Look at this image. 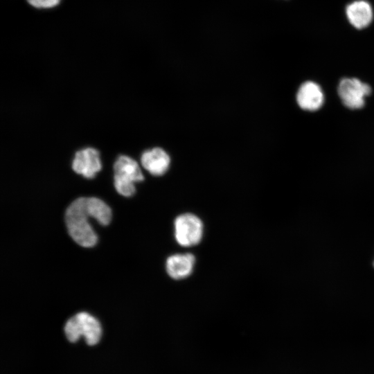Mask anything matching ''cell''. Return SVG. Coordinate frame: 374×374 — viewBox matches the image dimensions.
<instances>
[{"mask_svg":"<svg viewBox=\"0 0 374 374\" xmlns=\"http://www.w3.org/2000/svg\"><path fill=\"white\" fill-rule=\"evenodd\" d=\"M93 217L88 197L75 199L67 208L65 215L66 224L73 240L84 247L94 246L98 237L88 222Z\"/></svg>","mask_w":374,"mask_h":374,"instance_id":"obj_1","label":"cell"},{"mask_svg":"<svg viewBox=\"0 0 374 374\" xmlns=\"http://www.w3.org/2000/svg\"><path fill=\"white\" fill-rule=\"evenodd\" d=\"M114 181L116 191L125 197L133 195L135 182L144 179L138 163L130 157L121 155L114 164Z\"/></svg>","mask_w":374,"mask_h":374,"instance_id":"obj_2","label":"cell"},{"mask_svg":"<svg viewBox=\"0 0 374 374\" xmlns=\"http://www.w3.org/2000/svg\"><path fill=\"white\" fill-rule=\"evenodd\" d=\"M64 332L71 342L77 341L84 336L89 346L96 344L101 337L102 330L99 321L87 312H79L68 320Z\"/></svg>","mask_w":374,"mask_h":374,"instance_id":"obj_3","label":"cell"},{"mask_svg":"<svg viewBox=\"0 0 374 374\" xmlns=\"http://www.w3.org/2000/svg\"><path fill=\"white\" fill-rule=\"evenodd\" d=\"M204 224L201 219L193 213L178 215L174 221V235L177 242L182 247L197 244L202 239Z\"/></svg>","mask_w":374,"mask_h":374,"instance_id":"obj_4","label":"cell"},{"mask_svg":"<svg viewBox=\"0 0 374 374\" xmlns=\"http://www.w3.org/2000/svg\"><path fill=\"white\" fill-rule=\"evenodd\" d=\"M338 95L349 109H358L364 106L365 98L371 93L369 84L356 78H344L338 84Z\"/></svg>","mask_w":374,"mask_h":374,"instance_id":"obj_5","label":"cell"},{"mask_svg":"<svg viewBox=\"0 0 374 374\" xmlns=\"http://www.w3.org/2000/svg\"><path fill=\"white\" fill-rule=\"evenodd\" d=\"M72 168L76 173L87 179L93 178L102 168L99 152L92 148L76 152Z\"/></svg>","mask_w":374,"mask_h":374,"instance_id":"obj_6","label":"cell"},{"mask_svg":"<svg viewBox=\"0 0 374 374\" xmlns=\"http://www.w3.org/2000/svg\"><path fill=\"white\" fill-rule=\"evenodd\" d=\"M296 99L298 105L303 110L314 112L319 109L324 102V95L321 87L313 81H305L299 87Z\"/></svg>","mask_w":374,"mask_h":374,"instance_id":"obj_7","label":"cell"},{"mask_svg":"<svg viewBox=\"0 0 374 374\" xmlns=\"http://www.w3.org/2000/svg\"><path fill=\"white\" fill-rule=\"evenodd\" d=\"M195 263V258L192 253L173 254L166 260V271L173 279H183L191 274Z\"/></svg>","mask_w":374,"mask_h":374,"instance_id":"obj_8","label":"cell"},{"mask_svg":"<svg viewBox=\"0 0 374 374\" xmlns=\"http://www.w3.org/2000/svg\"><path fill=\"white\" fill-rule=\"evenodd\" d=\"M141 163L142 166L150 174L160 176L168 170L170 163V158L162 148H154L142 154Z\"/></svg>","mask_w":374,"mask_h":374,"instance_id":"obj_9","label":"cell"},{"mask_svg":"<svg viewBox=\"0 0 374 374\" xmlns=\"http://www.w3.org/2000/svg\"><path fill=\"white\" fill-rule=\"evenodd\" d=\"M346 14L349 22L357 29L366 28L373 19L372 7L364 0H357L349 3L346 6Z\"/></svg>","mask_w":374,"mask_h":374,"instance_id":"obj_10","label":"cell"},{"mask_svg":"<svg viewBox=\"0 0 374 374\" xmlns=\"http://www.w3.org/2000/svg\"><path fill=\"white\" fill-rule=\"evenodd\" d=\"M28 2L35 8H48L57 6L60 0H27Z\"/></svg>","mask_w":374,"mask_h":374,"instance_id":"obj_11","label":"cell"},{"mask_svg":"<svg viewBox=\"0 0 374 374\" xmlns=\"http://www.w3.org/2000/svg\"><path fill=\"white\" fill-rule=\"evenodd\" d=\"M373 266H374V262H373Z\"/></svg>","mask_w":374,"mask_h":374,"instance_id":"obj_12","label":"cell"}]
</instances>
